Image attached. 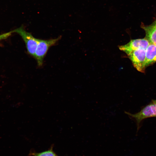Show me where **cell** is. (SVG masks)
Instances as JSON below:
<instances>
[{
    "label": "cell",
    "instance_id": "obj_7",
    "mask_svg": "<svg viewBox=\"0 0 156 156\" xmlns=\"http://www.w3.org/2000/svg\"><path fill=\"white\" fill-rule=\"evenodd\" d=\"M141 27L145 31V38L150 43L156 45V25L153 24L148 25L142 24Z\"/></svg>",
    "mask_w": 156,
    "mask_h": 156
},
{
    "label": "cell",
    "instance_id": "obj_11",
    "mask_svg": "<svg viewBox=\"0 0 156 156\" xmlns=\"http://www.w3.org/2000/svg\"><path fill=\"white\" fill-rule=\"evenodd\" d=\"M155 100V101H156V100Z\"/></svg>",
    "mask_w": 156,
    "mask_h": 156
},
{
    "label": "cell",
    "instance_id": "obj_6",
    "mask_svg": "<svg viewBox=\"0 0 156 156\" xmlns=\"http://www.w3.org/2000/svg\"><path fill=\"white\" fill-rule=\"evenodd\" d=\"M156 62V45L150 43L146 49L145 68Z\"/></svg>",
    "mask_w": 156,
    "mask_h": 156
},
{
    "label": "cell",
    "instance_id": "obj_8",
    "mask_svg": "<svg viewBox=\"0 0 156 156\" xmlns=\"http://www.w3.org/2000/svg\"><path fill=\"white\" fill-rule=\"evenodd\" d=\"M29 155L31 156H57L53 151L52 147L47 151L41 152L31 151Z\"/></svg>",
    "mask_w": 156,
    "mask_h": 156
},
{
    "label": "cell",
    "instance_id": "obj_1",
    "mask_svg": "<svg viewBox=\"0 0 156 156\" xmlns=\"http://www.w3.org/2000/svg\"><path fill=\"white\" fill-rule=\"evenodd\" d=\"M125 114L135 119L138 130L141 122L144 119L152 117H156V101L155 100L143 107L139 112L134 114L125 111Z\"/></svg>",
    "mask_w": 156,
    "mask_h": 156
},
{
    "label": "cell",
    "instance_id": "obj_10",
    "mask_svg": "<svg viewBox=\"0 0 156 156\" xmlns=\"http://www.w3.org/2000/svg\"><path fill=\"white\" fill-rule=\"evenodd\" d=\"M152 24L156 25V19Z\"/></svg>",
    "mask_w": 156,
    "mask_h": 156
},
{
    "label": "cell",
    "instance_id": "obj_4",
    "mask_svg": "<svg viewBox=\"0 0 156 156\" xmlns=\"http://www.w3.org/2000/svg\"><path fill=\"white\" fill-rule=\"evenodd\" d=\"M146 49L140 48L135 50L128 55L133 66L138 71L144 73L146 69Z\"/></svg>",
    "mask_w": 156,
    "mask_h": 156
},
{
    "label": "cell",
    "instance_id": "obj_9",
    "mask_svg": "<svg viewBox=\"0 0 156 156\" xmlns=\"http://www.w3.org/2000/svg\"><path fill=\"white\" fill-rule=\"evenodd\" d=\"M12 32H13L12 31L10 32L0 35V41L8 38L11 35L12 33Z\"/></svg>",
    "mask_w": 156,
    "mask_h": 156
},
{
    "label": "cell",
    "instance_id": "obj_3",
    "mask_svg": "<svg viewBox=\"0 0 156 156\" xmlns=\"http://www.w3.org/2000/svg\"><path fill=\"white\" fill-rule=\"evenodd\" d=\"M12 32L18 34L21 37L25 42L28 53L34 57L39 39L34 38L30 33L26 31L22 26Z\"/></svg>",
    "mask_w": 156,
    "mask_h": 156
},
{
    "label": "cell",
    "instance_id": "obj_2",
    "mask_svg": "<svg viewBox=\"0 0 156 156\" xmlns=\"http://www.w3.org/2000/svg\"><path fill=\"white\" fill-rule=\"evenodd\" d=\"M61 38L58 37L55 39L48 40L39 39L34 57L38 66L42 65L44 58L49 48L55 45Z\"/></svg>",
    "mask_w": 156,
    "mask_h": 156
},
{
    "label": "cell",
    "instance_id": "obj_5",
    "mask_svg": "<svg viewBox=\"0 0 156 156\" xmlns=\"http://www.w3.org/2000/svg\"><path fill=\"white\" fill-rule=\"evenodd\" d=\"M150 44L146 38L133 39L127 44L119 47V49L128 55L135 50L140 48L146 49Z\"/></svg>",
    "mask_w": 156,
    "mask_h": 156
}]
</instances>
